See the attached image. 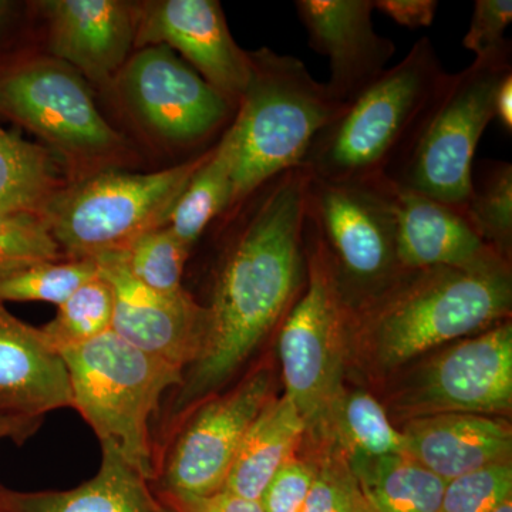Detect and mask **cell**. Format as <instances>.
Segmentation results:
<instances>
[{
  "mask_svg": "<svg viewBox=\"0 0 512 512\" xmlns=\"http://www.w3.org/2000/svg\"><path fill=\"white\" fill-rule=\"evenodd\" d=\"M309 178L303 165L291 168L228 212L237 217V227L222 255L210 303L204 305V345L175 390L167 430L245 365L305 289Z\"/></svg>",
  "mask_w": 512,
  "mask_h": 512,
  "instance_id": "1",
  "label": "cell"
},
{
  "mask_svg": "<svg viewBox=\"0 0 512 512\" xmlns=\"http://www.w3.org/2000/svg\"><path fill=\"white\" fill-rule=\"evenodd\" d=\"M447 76L430 37H421L402 62L320 131L303 167L335 183L390 180L409 156Z\"/></svg>",
  "mask_w": 512,
  "mask_h": 512,
  "instance_id": "2",
  "label": "cell"
},
{
  "mask_svg": "<svg viewBox=\"0 0 512 512\" xmlns=\"http://www.w3.org/2000/svg\"><path fill=\"white\" fill-rule=\"evenodd\" d=\"M510 266L403 271L365 302L363 330L387 369L427 350L498 325L511 313Z\"/></svg>",
  "mask_w": 512,
  "mask_h": 512,
  "instance_id": "3",
  "label": "cell"
},
{
  "mask_svg": "<svg viewBox=\"0 0 512 512\" xmlns=\"http://www.w3.org/2000/svg\"><path fill=\"white\" fill-rule=\"evenodd\" d=\"M249 59L251 79L228 126L235 163L225 214L276 175L302 165L320 131L346 107L296 57L262 47Z\"/></svg>",
  "mask_w": 512,
  "mask_h": 512,
  "instance_id": "4",
  "label": "cell"
},
{
  "mask_svg": "<svg viewBox=\"0 0 512 512\" xmlns=\"http://www.w3.org/2000/svg\"><path fill=\"white\" fill-rule=\"evenodd\" d=\"M69 376L72 409L100 441L153 483L156 448L150 421L184 370L144 352L113 330L60 352Z\"/></svg>",
  "mask_w": 512,
  "mask_h": 512,
  "instance_id": "5",
  "label": "cell"
},
{
  "mask_svg": "<svg viewBox=\"0 0 512 512\" xmlns=\"http://www.w3.org/2000/svg\"><path fill=\"white\" fill-rule=\"evenodd\" d=\"M210 150L156 173L107 170L63 185L40 211L63 258L126 251L141 235L164 227Z\"/></svg>",
  "mask_w": 512,
  "mask_h": 512,
  "instance_id": "6",
  "label": "cell"
},
{
  "mask_svg": "<svg viewBox=\"0 0 512 512\" xmlns=\"http://www.w3.org/2000/svg\"><path fill=\"white\" fill-rule=\"evenodd\" d=\"M0 116L45 141L73 181L119 170L131 157L126 138L97 109L86 79L52 56L22 53L0 67Z\"/></svg>",
  "mask_w": 512,
  "mask_h": 512,
  "instance_id": "7",
  "label": "cell"
},
{
  "mask_svg": "<svg viewBox=\"0 0 512 512\" xmlns=\"http://www.w3.org/2000/svg\"><path fill=\"white\" fill-rule=\"evenodd\" d=\"M510 74V40L463 72L448 74L409 156L390 180L466 214L477 146L495 119L498 87Z\"/></svg>",
  "mask_w": 512,
  "mask_h": 512,
  "instance_id": "8",
  "label": "cell"
},
{
  "mask_svg": "<svg viewBox=\"0 0 512 512\" xmlns=\"http://www.w3.org/2000/svg\"><path fill=\"white\" fill-rule=\"evenodd\" d=\"M308 281L282 320L279 357L285 396L301 414L306 430L323 431L342 402L343 346L348 306L335 268L306 214Z\"/></svg>",
  "mask_w": 512,
  "mask_h": 512,
  "instance_id": "9",
  "label": "cell"
},
{
  "mask_svg": "<svg viewBox=\"0 0 512 512\" xmlns=\"http://www.w3.org/2000/svg\"><path fill=\"white\" fill-rule=\"evenodd\" d=\"M272 375L261 367L231 392L202 400L167 430L156 451L158 494L205 497L224 490L252 421L271 399Z\"/></svg>",
  "mask_w": 512,
  "mask_h": 512,
  "instance_id": "10",
  "label": "cell"
},
{
  "mask_svg": "<svg viewBox=\"0 0 512 512\" xmlns=\"http://www.w3.org/2000/svg\"><path fill=\"white\" fill-rule=\"evenodd\" d=\"M306 214L318 231L340 288L370 289L369 299L404 269L397 258V218L389 178L335 183L311 174Z\"/></svg>",
  "mask_w": 512,
  "mask_h": 512,
  "instance_id": "11",
  "label": "cell"
},
{
  "mask_svg": "<svg viewBox=\"0 0 512 512\" xmlns=\"http://www.w3.org/2000/svg\"><path fill=\"white\" fill-rule=\"evenodd\" d=\"M114 80L138 123L167 146H200L237 111L165 45L138 49Z\"/></svg>",
  "mask_w": 512,
  "mask_h": 512,
  "instance_id": "12",
  "label": "cell"
},
{
  "mask_svg": "<svg viewBox=\"0 0 512 512\" xmlns=\"http://www.w3.org/2000/svg\"><path fill=\"white\" fill-rule=\"evenodd\" d=\"M134 49L165 45L180 52L202 79L238 107L251 79V59L229 32L218 0L134 3Z\"/></svg>",
  "mask_w": 512,
  "mask_h": 512,
  "instance_id": "13",
  "label": "cell"
},
{
  "mask_svg": "<svg viewBox=\"0 0 512 512\" xmlns=\"http://www.w3.org/2000/svg\"><path fill=\"white\" fill-rule=\"evenodd\" d=\"M409 399L414 417L507 413L512 404L511 323H498L444 352L421 376Z\"/></svg>",
  "mask_w": 512,
  "mask_h": 512,
  "instance_id": "14",
  "label": "cell"
},
{
  "mask_svg": "<svg viewBox=\"0 0 512 512\" xmlns=\"http://www.w3.org/2000/svg\"><path fill=\"white\" fill-rule=\"evenodd\" d=\"M114 293L111 330L136 348L187 370L200 355L207 312L187 291L165 295L147 288L127 269L123 251L94 259Z\"/></svg>",
  "mask_w": 512,
  "mask_h": 512,
  "instance_id": "15",
  "label": "cell"
},
{
  "mask_svg": "<svg viewBox=\"0 0 512 512\" xmlns=\"http://www.w3.org/2000/svg\"><path fill=\"white\" fill-rule=\"evenodd\" d=\"M309 45L330 63L329 92L340 103L355 100L389 67L396 45L373 25L375 0H298Z\"/></svg>",
  "mask_w": 512,
  "mask_h": 512,
  "instance_id": "16",
  "label": "cell"
},
{
  "mask_svg": "<svg viewBox=\"0 0 512 512\" xmlns=\"http://www.w3.org/2000/svg\"><path fill=\"white\" fill-rule=\"evenodd\" d=\"M33 5L45 19L50 56L100 86L116 79L136 39L134 3L43 0Z\"/></svg>",
  "mask_w": 512,
  "mask_h": 512,
  "instance_id": "17",
  "label": "cell"
},
{
  "mask_svg": "<svg viewBox=\"0 0 512 512\" xmlns=\"http://www.w3.org/2000/svg\"><path fill=\"white\" fill-rule=\"evenodd\" d=\"M72 409L63 357L0 301V420L35 434L47 414Z\"/></svg>",
  "mask_w": 512,
  "mask_h": 512,
  "instance_id": "18",
  "label": "cell"
},
{
  "mask_svg": "<svg viewBox=\"0 0 512 512\" xmlns=\"http://www.w3.org/2000/svg\"><path fill=\"white\" fill-rule=\"evenodd\" d=\"M392 194L397 218V258L404 271H480L510 266L478 237L460 212L393 181Z\"/></svg>",
  "mask_w": 512,
  "mask_h": 512,
  "instance_id": "19",
  "label": "cell"
},
{
  "mask_svg": "<svg viewBox=\"0 0 512 512\" xmlns=\"http://www.w3.org/2000/svg\"><path fill=\"white\" fill-rule=\"evenodd\" d=\"M402 433L404 454L444 481L510 461V424L494 417L429 414L413 417Z\"/></svg>",
  "mask_w": 512,
  "mask_h": 512,
  "instance_id": "20",
  "label": "cell"
},
{
  "mask_svg": "<svg viewBox=\"0 0 512 512\" xmlns=\"http://www.w3.org/2000/svg\"><path fill=\"white\" fill-rule=\"evenodd\" d=\"M8 512H175L153 483L111 450H101L96 476L63 491H16L0 484Z\"/></svg>",
  "mask_w": 512,
  "mask_h": 512,
  "instance_id": "21",
  "label": "cell"
},
{
  "mask_svg": "<svg viewBox=\"0 0 512 512\" xmlns=\"http://www.w3.org/2000/svg\"><path fill=\"white\" fill-rule=\"evenodd\" d=\"M305 431L295 404L286 396L271 397L245 434L224 490L259 501L269 481L295 456Z\"/></svg>",
  "mask_w": 512,
  "mask_h": 512,
  "instance_id": "22",
  "label": "cell"
},
{
  "mask_svg": "<svg viewBox=\"0 0 512 512\" xmlns=\"http://www.w3.org/2000/svg\"><path fill=\"white\" fill-rule=\"evenodd\" d=\"M372 512H437L447 481L399 456L352 453L348 463Z\"/></svg>",
  "mask_w": 512,
  "mask_h": 512,
  "instance_id": "23",
  "label": "cell"
},
{
  "mask_svg": "<svg viewBox=\"0 0 512 512\" xmlns=\"http://www.w3.org/2000/svg\"><path fill=\"white\" fill-rule=\"evenodd\" d=\"M234 163V140L227 128L220 143L211 147L207 160L192 175L165 222L164 227L185 248L194 247L205 228L228 211Z\"/></svg>",
  "mask_w": 512,
  "mask_h": 512,
  "instance_id": "24",
  "label": "cell"
},
{
  "mask_svg": "<svg viewBox=\"0 0 512 512\" xmlns=\"http://www.w3.org/2000/svg\"><path fill=\"white\" fill-rule=\"evenodd\" d=\"M63 185L46 147L0 126V210L42 211Z\"/></svg>",
  "mask_w": 512,
  "mask_h": 512,
  "instance_id": "25",
  "label": "cell"
},
{
  "mask_svg": "<svg viewBox=\"0 0 512 512\" xmlns=\"http://www.w3.org/2000/svg\"><path fill=\"white\" fill-rule=\"evenodd\" d=\"M99 274L94 259L32 261L0 268V301L62 305L80 286Z\"/></svg>",
  "mask_w": 512,
  "mask_h": 512,
  "instance_id": "26",
  "label": "cell"
},
{
  "mask_svg": "<svg viewBox=\"0 0 512 512\" xmlns=\"http://www.w3.org/2000/svg\"><path fill=\"white\" fill-rule=\"evenodd\" d=\"M113 315V289L107 279L97 274L57 306L55 318L40 329L60 353L109 332Z\"/></svg>",
  "mask_w": 512,
  "mask_h": 512,
  "instance_id": "27",
  "label": "cell"
},
{
  "mask_svg": "<svg viewBox=\"0 0 512 512\" xmlns=\"http://www.w3.org/2000/svg\"><path fill=\"white\" fill-rule=\"evenodd\" d=\"M468 224L488 247L508 261L512 245V165L491 163L473 180L466 214Z\"/></svg>",
  "mask_w": 512,
  "mask_h": 512,
  "instance_id": "28",
  "label": "cell"
},
{
  "mask_svg": "<svg viewBox=\"0 0 512 512\" xmlns=\"http://www.w3.org/2000/svg\"><path fill=\"white\" fill-rule=\"evenodd\" d=\"M123 254L128 271L140 284L165 295L184 291L183 275L190 249L167 227L141 235Z\"/></svg>",
  "mask_w": 512,
  "mask_h": 512,
  "instance_id": "29",
  "label": "cell"
},
{
  "mask_svg": "<svg viewBox=\"0 0 512 512\" xmlns=\"http://www.w3.org/2000/svg\"><path fill=\"white\" fill-rule=\"evenodd\" d=\"M338 417L352 453L367 457L404 454L402 431L394 429L383 407L369 393L343 396Z\"/></svg>",
  "mask_w": 512,
  "mask_h": 512,
  "instance_id": "30",
  "label": "cell"
},
{
  "mask_svg": "<svg viewBox=\"0 0 512 512\" xmlns=\"http://www.w3.org/2000/svg\"><path fill=\"white\" fill-rule=\"evenodd\" d=\"M55 259L64 258L42 212L0 210V268Z\"/></svg>",
  "mask_w": 512,
  "mask_h": 512,
  "instance_id": "31",
  "label": "cell"
},
{
  "mask_svg": "<svg viewBox=\"0 0 512 512\" xmlns=\"http://www.w3.org/2000/svg\"><path fill=\"white\" fill-rule=\"evenodd\" d=\"M510 497V461L491 464L447 481L437 512H491Z\"/></svg>",
  "mask_w": 512,
  "mask_h": 512,
  "instance_id": "32",
  "label": "cell"
},
{
  "mask_svg": "<svg viewBox=\"0 0 512 512\" xmlns=\"http://www.w3.org/2000/svg\"><path fill=\"white\" fill-rule=\"evenodd\" d=\"M302 512H372L348 464L328 461L316 468Z\"/></svg>",
  "mask_w": 512,
  "mask_h": 512,
  "instance_id": "33",
  "label": "cell"
},
{
  "mask_svg": "<svg viewBox=\"0 0 512 512\" xmlns=\"http://www.w3.org/2000/svg\"><path fill=\"white\" fill-rule=\"evenodd\" d=\"M313 464L293 456L266 485L259 498L264 512H302L316 476Z\"/></svg>",
  "mask_w": 512,
  "mask_h": 512,
  "instance_id": "34",
  "label": "cell"
},
{
  "mask_svg": "<svg viewBox=\"0 0 512 512\" xmlns=\"http://www.w3.org/2000/svg\"><path fill=\"white\" fill-rule=\"evenodd\" d=\"M511 20V0H476L463 46L476 57L493 52L508 42L504 33Z\"/></svg>",
  "mask_w": 512,
  "mask_h": 512,
  "instance_id": "35",
  "label": "cell"
},
{
  "mask_svg": "<svg viewBox=\"0 0 512 512\" xmlns=\"http://www.w3.org/2000/svg\"><path fill=\"white\" fill-rule=\"evenodd\" d=\"M160 495L175 512H264L259 501L247 500L225 490L205 497Z\"/></svg>",
  "mask_w": 512,
  "mask_h": 512,
  "instance_id": "36",
  "label": "cell"
},
{
  "mask_svg": "<svg viewBox=\"0 0 512 512\" xmlns=\"http://www.w3.org/2000/svg\"><path fill=\"white\" fill-rule=\"evenodd\" d=\"M375 9L409 29L429 28L436 18V0H376Z\"/></svg>",
  "mask_w": 512,
  "mask_h": 512,
  "instance_id": "37",
  "label": "cell"
},
{
  "mask_svg": "<svg viewBox=\"0 0 512 512\" xmlns=\"http://www.w3.org/2000/svg\"><path fill=\"white\" fill-rule=\"evenodd\" d=\"M22 9L18 2L0 0V67L25 53L15 49Z\"/></svg>",
  "mask_w": 512,
  "mask_h": 512,
  "instance_id": "38",
  "label": "cell"
},
{
  "mask_svg": "<svg viewBox=\"0 0 512 512\" xmlns=\"http://www.w3.org/2000/svg\"><path fill=\"white\" fill-rule=\"evenodd\" d=\"M495 119L500 120L501 124L508 133L512 130V74L505 77L503 83L498 87L497 96H495Z\"/></svg>",
  "mask_w": 512,
  "mask_h": 512,
  "instance_id": "39",
  "label": "cell"
},
{
  "mask_svg": "<svg viewBox=\"0 0 512 512\" xmlns=\"http://www.w3.org/2000/svg\"><path fill=\"white\" fill-rule=\"evenodd\" d=\"M33 436L25 427L18 424L9 423V421L0 420V443L10 440L16 444H23Z\"/></svg>",
  "mask_w": 512,
  "mask_h": 512,
  "instance_id": "40",
  "label": "cell"
},
{
  "mask_svg": "<svg viewBox=\"0 0 512 512\" xmlns=\"http://www.w3.org/2000/svg\"><path fill=\"white\" fill-rule=\"evenodd\" d=\"M491 512H512V497L507 498L497 508H494Z\"/></svg>",
  "mask_w": 512,
  "mask_h": 512,
  "instance_id": "41",
  "label": "cell"
},
{
  "mask_svg": "<svg viewBox=\"0 0 512 512\" xmlns=\"http://www.w3.org/2000/svg\"><path fill=\"white\" fill-rule=\"evenodd\" d=\"M0 512H8V511L3 510V508H2V507H0Z\"/></svg>",
  "mask_w": 512,
  "mask_h": 512,
  "instance_id": "42",
  "label": "cell"
}]
</instances>
